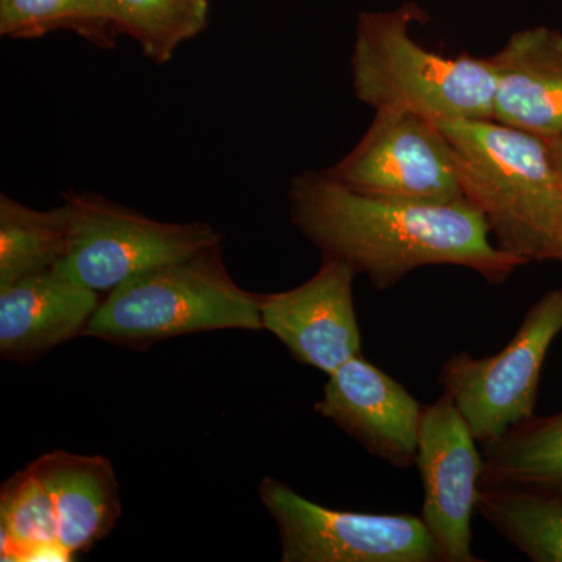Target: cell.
I'll return each instance as SVG.
<instances>
[{
    "mask_svg": "<svg viewBox=\"0 0 562 562\" xmlns=\"http://www.w3.org/2000/svg\"><path fill=\"white\" fill-rule=\"evenodd\" d=\"M291 220L324 258L350 266L379 291L425 266H461L505 283L527 261L491 241L468 201H391L351 191L327 172H303L290 188Z\"/></svg>",
    "mask_w": 562,
    "mask_h": 562,
    "instance_id": "6da1fadb",
    "label": "cell"
},
{
    "mask_svg": "<svg viewBox=\"0 0 562 562\" xmlns=\"http://www.w3.org/2000/svg\"><path fill=\"white\" fill-rule=\"evenodd\" d=\"M465 201L495 244L520 260L553 261L562 236V176L549 139L495 120L439 121Z\"/></svg>",
    "mask_w": 562,
    "mask_h": 562,
    "instance_id": "7a4b0ae2",
    "label": "cell"
},
{
    "mask_svg": "<svg viewBox=\"0 0 562 562\" xmlns=\"http://www.w3.org/2000/svg\"><path fill=\"white\" fill-rule=\"evenodd\" d=\"M417 20L414 5L360 14L351 57L357 98L375 111H409L436 122L494 120L490 57L424 49L412 36Z\"/></svg>",
    "mask_w": 562,
    "mask_h": 562,
    "instance_id": "3957f363",
    "label": "cell"
},
{
    "mask_svg": "<svg viewBox=\"0 0 562 562\" xmlns=\"http://www.w3.org/2000/svg\"><path fill=\"white\" fill-rule=\"evenodd\" d=\"M220 330L261 331L260 294L232 279L221 246L150 269L109 292L83 335L116 346Z\"/></svg>",
    "mask_w": 562,
    "mask_h": 562,
    "instance_id": "277c9868",
    "label": "cell"
},
{
    "mask_svg": "<svg viewBox=\"0 0 562 562\" xmlns=\"http://www.w3.org/2000/svg\"><path fill=\"white\" fill-rule=\"evenodd\" d=\"M65 205L68 249L55 269L98 292L222 244L221 233L205 222L150 220L91 192H65Z\"/></svg>",
    "mask_w": 562,
    "mask_h": 562,
    "instance_id": "5b68a950",
    "label": "cell"
},
{
    "mask_svg": "<svg viewBox=\"0 0 562 562\" xmlns=\"http://www.w3.org/2000/svg\"><path fill=\"white\" fill-rule=\"evenodd\" d=\"M561 331L562 288H558L530 306L519 330L497 353L475 358L460 351L443 362L438 383L480 446L535 416L543 362Z\"/></svg>",
    "mask_w": 562,
    "mask_h": 562,
    "instance_id": "8992f818",
    "label": "cell"
},
{
    "mask_svg": "<svg viewBox=\"0 0 562 562\" xmlns=\"http://www.w3.org/2000/svg\"><path fill=\"white\" fill-rule=\"evenodd\" d=\"M258 492L279 530L283 562L441 561L422 517L325 508L273 476Z\"/></svg>",
    "mask_w": 562,
    "mask_h": 562,
    "instance_id": "52a82bcc",
    "label": "cell"
},
{
    "mask_svg": "<svg viewBox=\"0 0 562 562\" xmlns=\"http://www.w3.org/2000/svg\"><path fill=\"white\" fill-rule=\"evenodd\" d=\"M351 191L391 201H465L457 157L438 122L401 110H376L349 155L325 169Z\"/></svg>",
    "mask_w": 562,
    "mask_h": 562,
    "instance_id": "ba28073f",
    "label": "cell"
},
{
    "mask_svg": "<svg viewBox=\"0 0 562 562\" xmlns=\"http://www.w3.org/2000/svg\"><path fill=\"white\" fill-rule=\"evenodd\" d=\"M416 465L424 491L420 517L441 561H479L472 552V519L484 465L482 446L446 394L424 406Z\"/></svg>",
    "mask_w": 562,
    "mask_h": 562,
    "instance_id": "9c48e42d",
    "label": "cell"
},
{
    "mask_svg": "<svg viewBox=\"0 0 562 562\" xmlns=\"http://www.w3.org/2000/svg\"><path fill=\"white\" fill-rule=\"evenodd\" d=\"M355 276L350 266L324 258L301 286L260 294L262 330L272 333L294 360L330 375L361 355Z\"/></svg>",
    "mask_w": 562,
    "mask_h": 562,
    "instance_id": "30bf717a",
    "label": "cell"
},
{
    "mask_svg": "<svg viewBox=\"0 0 562 562\" xmlns=\"http://www.w3.org/2000/svg\"><path fill=\"white\" fill-rule=\"evenodd\" d=\"M314 409L397 469L416 465L424 405L362 355L328 375Z\"/></svg>",
    "mask_w": 562,
    "mask_h": 562,
    "instance_id": "8fae6325",
    "label": "cell"
},
{
    "mask_svg": "<svg viewBox=\"0 0 562 562\" xmlns=\"http://www.w3.org/2000/svg\"><path fill=\"white\" fill-rule=\"evenodd\" d=\"M490 60L495 74L494 120L543 139L562 136V33H514Z\"/></svg>",
    "mask_w": 562,
    "mask_h": 562,
    "instance_id": "7c38bea8",
    "label": "cell"
},
{
    "mask_svg": "<svg viewBox=\"0 0 562 562\" xmlns=\"http://www.w3.org/2000/svg\"><path fill=\"white\" fill-rule=\"evenodd\" d=\"M99 305L98 291L55 268L0 288V353L14 361L40 357L83 335Z\"/></svg>",
    "mask_w": 562,
    "mask_h": 562,
    "instance_id": "4fadbf2b",
    "label": "cell"
},
{
    "mask_svg": "<svg viewBox=\"0 0 562 562\" xmlns=\"http://www.w3.org/2000/svg\"><path fill=\"white\" fill-rule=\"evenodd\" d=\"M29 468L49 491L58 519V542L72 557L110 535L121 517L120 483L109 458L50 452Z\"/></svg>",
    "mask_w": 562,
    "mask_h": 562,
    "instance_id": "5bb4252c",
    "label": "cell"
},
{
    "mask_svg": "<svg viewBox=\"0 0 562 562\" xmlns=\"http://www.w3.org/2000/svg\"><path fill=\"white\" fill-rule=\"evenodd\" d=\"M482 452L480 487L562 495V412L530 417Z\"/></svg>",
    "mask_w": 562,
    "mask_h": 562,
    "instance_id": "9a60e30c",
    "label": "cell"
},
{
    "mask_svg": "<svg viewBox=\"0 0 562 562\" xmlns=\"http://www.w3.org/2000/svg\"><path fill=\"white\" fill-rule=\"evenodd\" d=\"M69 241V211L63 203L49 211L33 210L0 195V288L54 269Z\"/></svg>",
    "mask_w": 562,
    "mask_h": 562,
    "instance_id": "2e32d148",
    "label": "cell"
},
{
    "mask_svg": "<svg viewBox=\"0 0 562 562\" xmlns=\"http://www.w3.org/2000/svg\"><path fill=\"white\" fill-rule=\"evenodd\" d=\"M476 513L535 562H562V495L480 487Z\"/></svg>",
    "mask_w": 562,
    "mask_h": 562,
    "instance_id": "e0dca14e",
    "label": "cell"
},
{
    "mask_svg": "<svg viewBox=\"0 0 562 562\" xmlns=\"http://www.w3.org/2000/svg\"><path fill=\"white\" fill-rule=\"evenodd\" d=\"M114 31L139 44L158 65L171 61L184 41L209 22V0H99Z\"/></svg>",
    "mask_w": 562,
    "mask_h": 562,
    "instance_id": "ac0fdd59",
    "label": "cell"
},
{
    "mask_svg": "<svg viewBox=\"0 0 562 562\" xmlns=\"http://www.w3.org/2000/svg\"><path fill=\"white\" fill-rule=\"evenodd\" d=\"M58 31L77 33L103 49L120 35L99 0H0V33L7 38L36 40Z\"/></svg>",
    "mask_w": 562,
    "mask_h": 562,
    "instance_id": "d6986e66",
    "label": "cell"
},
{
    "mask_svg": "<svg viewBox=\"0 0 562 562\" xmlns=\"http://www.w3.org/2000/svg\"><path fill=\"white\" fill-rule=\"evenodd\" d=\"M58 542L54 501L31 468L14 473L0 495V557L24 561L38 547Z\"/></svg>",
    "mask_w": 562,
    "mask_h": 562,
    "instance_id": "ffe728a7",
    "label": "cell"
},
{
    "mask_svg": "<svg viewBox=\"0 0 562 562\" xmlns=\"http://www.w3.org/2000/svg\"><path fill=\"white\" fill-rule=\"evenodd\" d=\"M550 149H552L553 160L557 162L562 176V136L560 138L549 139Z\"/></svg>",
    "mask_w": 562,
    "mask_h": 562,
    "instance_id": "44dd1931",
    "label": "cell"
},
{
    "mask_svg": "<svg viewBox=\"0 0 562 562\" xmlns=\"http://www.w3.org/2000/svg\"><path fill=\"white\" fill-rule=\"evenodd\" d=\"M553 261L562 262V236L560 239V244H558L557 251H554Z\"/></svg>",
    "mask_w": 562,
    "mask_h": 562,
    "instance_id": "7402d4cb",
    "label": "cell"
}]
</instances>
